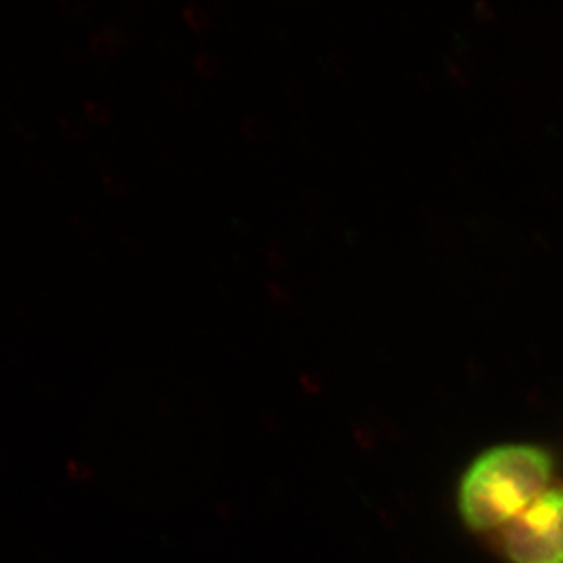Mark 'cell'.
<instances>
[{
  "mask_svg": "<svg viewBox=\"0 0 563 563\" xmlns=\"http://www.w3.org/2000/svg\"><path fill=\"white\" fill-rule=\"evenodd\" d=\"M553 459L533 444L510 443L485 451L468 466L459 487L463 523L477 532L509 525L547 492Z\"/></svg>",
  "mask_w": 563,
  "mask_h": 563,
  "instance_id": "6da1fadb",
  "label": "cell"
},
{
  "mask_svg": "<svg viewBox=\"0 0 563 563\" xmlns=\"http://www.w3.org/2000/svg\"><path fill=\"white\" fill-rule=\"evenodd\" d=\"M512 563H563V487L547 490L503 531Z\"/></svg>",
  "mask_w": 563,
  "mask_h": 563,
  "instance_id": "7a4b0ae2",
  "label": "cell"
},
{
  "mask_svg": "<svg viewBox=\"0 0 563 563\" xmlns=\"http://www.w3.org/2000/svg\"><path fill=\"white\" fill-rule=\"evenodd\" d=\"M185 21L190 25L192 32L203 33L210 27V18L199 7L190 5L184 11Z\"/></svg>",
  "mask_w": 563,
  "mask_h": 563,
  "instance_id": "3957f363",
  "label": "cell"
},
{
  "mask_svg": "<svg viewBox=\"0 0 563 563\" xmlns=\"http://www.w3.org/2000/svg\"><path fill=\"white\" fill-rule=\"evenodd\" d=\"M199 70L203 74V76H214L218 73V63L210 57V55H201L198 58V63H196Z\"/></svg>",
  "mask_w": 563,
  "mask_h": 563,
  "instance_id": "277c9868",
  "label": "cell"
},
{
  "mask_svg": "<svg viewBox=\"0 0 563 563\" xmlns=\"http://www.w3.org/2000/svg\"><path fill=\"white\" fill-rule=\"evenodd\" d=\"M125 3L128 10H139L143 5V0H122Z\"/></svg>",
  "mask_w": 563,
  "mask_h": 563,
  "instance_id": "5b68a950",
  "label": "cell"
}]
</instances>
